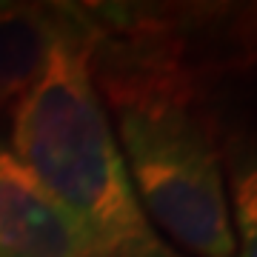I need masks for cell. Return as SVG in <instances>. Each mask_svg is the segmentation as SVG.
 Returning <instances> with one entry per match:
<instances>
[{
    "instance_id": "5",
    "label": "cell",
    "mask_w": 257,
    "mask_h": 257,
    "mask_svg": "<svg viewBox=\"0 0 257 257\" xmlns=\"http://www.w3.org/2000/svg\"><path fill=\"white\" fill-rule=\"evenodd\" d=\"M160 257H177V254H172V251H169V248H166V251H163V254H160Z\"/></svg>"
},
{
    "instance_id": "4",
    "label": "cell",
    "mask_w": 257,
    "mask_h": 257,
    "mask_svg": "<svg viewBox=\"0 0 257 257\" xmlns=\"http://www.w3.org/2000/svg\"><path fill=\"white\" fill-rule=\"evenodd\" d=\"M69 26V3L0 0V109H15L37 83Z\"/></svg>"
},
{
    "instance_id": "1",
    "label": "cell",
    "mask_w": 257,
    "mask_h": 257,
    "mask_svg": "<svg viewBox=\"0 0 257 257\" xmlns=\"http://www.w3.org/2000/svg\"><path fill=\"white\" fill-rule=\"evenodd\" d=\"M18 160L92 240L97 257H157L149 229L89 74V43L69 3V26L29 94L15 106Z\"/></svg>"
},
{
    "instance_id": "2",
    "label": "cell",
    "mask_w": 257,
    "mask_h": 257,
    "mask_svg": "<svg viewBox=\"0 0 257 257\" xmlns=\"http://www.w3.org/2000/svg\"><path fill=\"white\" fill-rule=\"evenodd\" d=\"M111 111L135 194L157 226L197 257H237L214 109L209 103H135Z\"/></svg>"
},
{
    "instance_id": "3",
    "label": "cell",
    "mask_w": 257,
    "mask_h": 257,
    "mask_svg": "<svg viewBox=\"0 0 257 257\" xmlns=\"http://www.w3.org/2000/svg\"><path fill=\"white\" fill-rule=\"evenodd\" d=\"M0 257H97L72 214L0 149Z\"/></svg>"
}]
</instances>
